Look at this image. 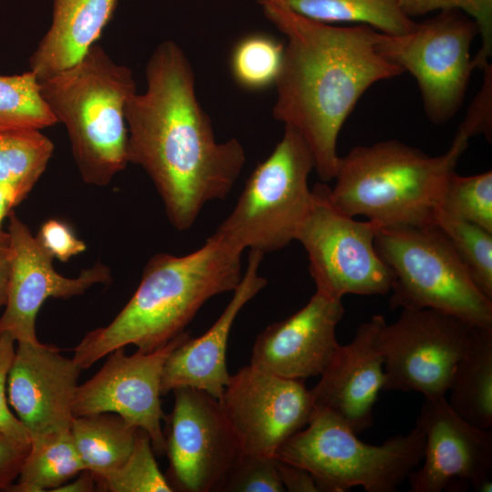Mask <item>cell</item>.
Segmentation results:
<instances>
[{"label": "cell", "mask_w": 492, "mask_h": 492, "mask_svg": "<svg viewBox=\"0 0 492 492\" xmlns=\"http://www.w3.org/2000/svg\"><path fill=\"white\" fill-rule=\"evenodd\" d=\"M146 90L127 102L128 160L152 180L167 218L190 229L204 206L224 200L244 163L235 138L217 141L196 94L188 56L172 40L158 45L146 65Z\"/></svg>", "instance_id": "obj_1"}, {"label": "cell", "mask_w": 492, "mask_h": 492, "mask_svg": "<svg viewBox=\"0 0 492 492\" xmlns=\"http://www.w3.org/2000/svg\"><path fill=\"white\" fill-rule=\"evenodd\" d=\"M261 7L286 37L273 118L303 138L321 180H333L341 158L338 136L359 98L374 84L404 72L378 53L377 31L367 25L338 26L281 5Z\"/></svg>", "instance_id": "obj_2"}, {"label": "cell", "mask_w": 492, "mask_h": 492, "mask_svg": "<svg viewBox=\"0 0 492 492\" xmlns=\"http://www.w3.org/2000/svg\"><path fill=\"white\" fill-rule=\"evenodd\" d=\"M243 251L214 232L190 253L153 255L125 307L109 324L84 336L74 360L87 369L128 344L144 353L166 345L184 332L207 301L234 291L242 278Z\"/></svg>", "instance_id": "obj_3"}, {"label": "cell", "mask_w": 492, "mask_h": 492, "mask_svg": "<svg viewBox=\"0 0 492 492\" xmlns=\"http://www.w3.org/2000/svg\"><path fill=\"white\" fill-rule=\"evenodd\" d=\"M468 141L456 133L439 156L395 139L356 146L340 158L328 197L345 214L363 215L379 229L433 225L445 184Z\"/></svg>", "instance_id": "obj_4"}, {"label": "cell", "mask_w": 492, "mask_h": 492, "mask_svg": "<svg viewBox=\"0 0 492 492\" xmlns=\"http://www.w3.org/2000/svg\"><path fill=\"white\" fill-rule=\"evenodd\" d=\"M39 87L52 115L66 127L82 179L108 185L128 164L125 108L137 92L132 70L95 44Z\"/></svg>", "instance_id": "obj_5"}, {"label": "cell", "mask_w": 492, "mask_h": 492, "mask_svg": "<svg viewBox=\"0 0 492 492\" xmlns=\"http://www.w3.org/2000/svg\"><path fill=\"white\" fill-rule=\"evenodd\" d=\"M306 425L274 457L309 471L321 491L362 487L367 492H394L423 459L425 436L417 425L377 446L362 442L327 410H314Z\"/></svg>", "instance_id": "obj_6"}, {"label": "cell", "mask_w": 492, "mask_h": 492, "mask_svg": "<svg viewBox=\"0 0 492 492\" xmlns=\"http://www.w3.org/2000/svg\"><path fill=\"white\" fill-rule=\"evenodd\" d=\"M374 246L394 275L391 308L433 309L492 328V300L434 225L380 228Z\"/></svg>", "instance_id": "obj_7"}, {"label": "cell", "mask_w": 492, "mask_h": 492, "mask_svg": "<svg viewBox=\"0 0 492 492\" xmlns=\"http://www.w3.org/2000/svg\"><path fill=\"white\" fill-rule=\"evenodd\" d=\"M314 169L310 149L298 132L284 127L281 140L246 180L235 206L215 232L243 251L262 254L296 239L312 205L308 178Z\"/></svg>", "instance_id": "obj_8"}, {"label": "cell", "mask_w": 492, "mask_h": 492, "mask_svg": "<svg viewBox=\"0 0 492 492\" xmlns=\"http://www.w3.org/2000/svg\"><path fill=\"white\" fill-rule=\"evenodd\" d=\"M479 29L476 21L456 9L441 10L409 32L375 34V48L389 62L415 79L429 120L443 124L460 108L472 72L470 55Z\"/></svg>", "instance_id": "obj_9"}, {"label": "cell", "mask_w": 492, "mask_h": 492, "mask_svg": "<svg viewBox=\"0 0 492 492\" xmlns=\"http://www.w3.org/2000/svg\"><path fill=\"white\" fill-rule=\"evenodd\" d=\"M312 192L311 209L295 240L307 252L316 292L334 299L390 292L394 275L374 246L379 228L340 210L330 200L327 185L317 183Z\"/></svg>", "instance_id": "obj_10"}, {"label": "cell", "mask_w": 492, "mask_h": 492, "mask_svg": "<svg viewBox=\"0 0 492 492\" xmlns=\"http://www.w3.org/2000/svg\"><path fill=\"white\" fill-rule=\"evenodd\" d=\"M473 326L433 309H402L395 322L384 323L377 338L384 359L383 390L446 397Z\"/></svg>", "instance_id": "obj_11"}, {"label": "cell", "mask_w": 492, "mask_h": 492, "mask_svg": "<svg viewBox=\"0 0 492 492\" xmlns=\"http://www.w3.org/2000/svg\"><path fill=\"white\" fill-rule=\"evenodd\" d=\"M166 452L172 487L220 491L241 451L220 402L191 387L174 389Z\"/></svg>", "instance_id": "obj_12"}, {"label": "cell", "mask_w": 492, "mask_h": 492, "mask_svg": "<svg viewBox=\"0 0 492 492\" xmlns=\"http://www.w3.org/2000/svg\"><path fill=\"white\" fill-rule=\"evenodd\" d=\"M219 401L241 453L265 456L274 457L314 412L304 380L281 377L251 364L230 375Z\"/></svg>", "instance_id": "obj_13"}, {"label": "cell", "mask_w": 492, "mask_h": 492, "mask_svg": "<svg viewBox=\"0 0 492 492\" xmlns=\"http://www.w3.org/2000/svg\"><path fill=\"white\" fill-rule=\"evenodd\" d=\"M190 333L183 332L166 345L131 355L124 347L111 352L106 364L89 380L77 386L73 405L74 416L114 413L128 424L143 430L150 438L153 450L166 452L161 427L165 419L160 401L162 371L171 352Z\"/></svg>", "instance_id": "obj_14"}, {"label": "cell", "mask_w": 492, "mask_h": 492, "mask_svg": "<svg viewBox=\"0 0 492 492\" xmlns=\"http://www.w3.org/2000/svg\"><path fill=\"white\" fill-rule=\"evenodd\" d=\"M416 425L425 436L421 467L408 477L411 492H441L471 485L492 488V431L467 423L444 398H425Z\"/></svg>", "instance_id": "obj_15"}, {"label": "cell", "mask_w": 492, "mask_h": 492, "mask_svg": "<svg viewBox=\"0 0 492 492\" xmlns=\"http://www.w3.org/2000/svg\"><path fill=\"white\" fill-rule=\"evenodd\" d=\"M10 275L0 333H10L16 343H40L36 333V314L48 298L69 299L88 288L110 282V270L101 262L67 278L53 267V258L40 246L15 214L8 216Z\"/></svg>", "instance_id": "obj_16"}, {"label": "cell", "mask_w": 492, "mask_h": 492, "mask_svg": "<svg viewBox=\"0 0 492 492\" xmlns=\"http://www.w3.org/2000/svg\"><path fill=\"white\" fill-rule=\"evenodd\" d=\"M82 368L74 358L41 343H17L6 380L9 405L30 440L71 429L74 400Z\"/></svg>", "instance_id": "obj_17"}, {"label": "cell", "mask_w": 492, "mask_h": 492, "mask_svg": "<svg viewBox=\"0 0 492 492\" xmlns=\"http://www.w3.org/2000/svg\"><path fill=\"white\" fill-rule=\"evenodd\" d=\"M343 313L342 299L316 292L302 309L257 336L251 364L290 379L320 375L339 346L336 326Z\"/></svg>", "instance_id": "obj_18"}, {"label": "cell", "mask_w": 492, "mask_h": 492, "mask_svg": "<svg viewBox=\"0 0 492 492\" xmlns=\"http://www.w3.org/2000/svg\"><path fill=\"white\" fill-rule=\"evenodd\" d=\"M384 323L376 314L361 323L351 343L339 344L310 390L314 410L333 413L356 434L373 425L374 406L383 390L384 359L377 338Z\"/></svg>", "instance_id": "obj_19"}, {"label": "cell", "mask_w": 492, "mask_h": 492, "mask_svg": "<svg viewBox=\"0 0 492 492\" xmlns=\"http://www.w3.org/2000/svg\"><path fill=\"white\" fill-rule=\"evenodd\" d=\"M263 256L250 250L246 271L220 317L206 333L197 338L189 336L169 355L162 371L161 395L191 387L220 400L231 375L226 351L232 324L246 303L268 283L259 273Z\"/></svg>", "instance_id": "obj_20"}, {"label": "cell", "mask_w": 492, "mask_h": 492, "mask_svg": "<svg viewBox=\"0 0 492 492\" xmlns=\"http://www.w3.org/2000/svg\"><path fill=\"white\" fill-rule=\"evenodd\" d=\"M118 0H54L52 22L29 58L39 81L76 64L96 44Z\"/></svg>", "instance_id": "obj_21"}, {"label": "cell", "mask_w": 492, "mask_h": 492, "mask_svg": "<svg viewBox=\"0 0 492 492\" xmlns=\"http://www.w3.org/2000/svg\"><path fill=\"white\" fill-rule=\"evenodd\" d=\"M446 395L447 404L460 417L492 430V328L472 327Z\"/></svg>", "instance_id": "obj_22"}, {"label": "cell", "mask_w": 492, "mask_h": 492, "mask_svg": "<svg viewBox=\"0 0 492 492\" xmlns=\"http://www.w3.org/2000/svg\"><path fill=\"white\" fill-rule=\"evenodd\" d=\"M70 430L85 470L97 480L125 463L138 429L118 415L106 412L76 416Z\"/></svg>", "instance_id": "obj_23"}, {"label": "cell", "mask_w": 492, "mask_h": 492, "mask_svg": "<svg viewBox=\"0 0 492 492\" xmlns=\"http://www.w3.org/2000/svg\"><path fill=\"white\" fill-rule=\"evenodd\" d=\"M283 5L307 18L327 23L367 25L388 35L412 30L415 24L401 6L400 0H255Z\"/></svg>", "instance_id": "obj_24"}, {"label": "cell", "mask_w": 492, "mask_h": 492, "mask_svg": "<svg viewBox=\"0 0 492 492\" xmlns=\"http://www.w3.org/2000/svg\"><path fill=\"white\" fill-rule=\"evenodd\" d=\"M83 470L71 430L52 432L31 438L16 482L6 491H54Z\"/></svg>", "instance_id": "obj_25"}, {"label": "cell", "mask_w": 492, "mask_h": 492, "mask_svg": "<svg viewBox=\"0 0 492 492\" xmlns=\"http://www.w3.org/2000/svg\"><path fill=\"white\" fill-rule=\"evenodd\" d=\"M54 152L38 129L0 128V187L20 204L45 172Z\"/></svg>", "instance_id": "obj_26"}, {"label": "cell", "mask_w": 492, "mask_h": 492, "mask_svg": "<svg viewBox=\"0 0 492 492\" xmlns=\"http://www.w3.org/2000/svg\"><path fill=\"white\" fill-rule=\"evenodd\" d=\"M433 225L449 242L475 285L492 300V232L438 210Z\"/></svg>", "instance_id": "obj_27"}, {"label": "cell", "mask_w": 492, "mask_h": 492, "mask_svg": "<svg viewBox=\"0 0 492 492\" xmlns=\"http://www.w3.org/2000/svg\"><path fill=\"white\" fill-rule=\"evenodd\" d=\"M56 123L41 96L39 80L32 71L0 75V128L41 130Z\"/></svg>", "instance_id": "obj_28"}, {"label": "cell", "mask_w": 492, "mask_h": 492, "mask_svg": "<svg viewBox=\"0 0 492 492\" xmlns=\"http://www.w3.org/2000/svg\"><path fill=\"white\" fill-rule=\"evenodd\" d=\"M436 210L492 232V171L472 176L453 172L445 184Z\"/></svg>", "instance_id": "obj_29"}, {"label": "cell", "mask_w": 492, "mask_h": 492, "mask_svg": "<svg viewBox=\"0 0 492 492\" xmlns=\"http://www.w3.org/2000/svg\"><path fill=\"white\" fill-rule=\"evenodd\" d=\"M283 48V45L264 34L245 36L231 54L234 79L241 87L253 90L274 85L281 70Z\"/></svg>", "instance_id": "obj_30"}, {"label": "cell", "mask_w": 492, "mask_h": 492, "mask_svg": "<svg viewBox=\"0 0 492 492\" xmlns=\"http://www.w3.org/2000/svg\"><path fill=\"white\" fill-rule=\"evenodd\" d=\"M149 436L138 429L130 455L125 463L97 483L111 492H171L173 487L160 472Z\"/></svg>", "instance_id": "obj_31"}, {"label": "cell", "mask_w": 492, "mask_h": 492, "mask_svg": "<svg viewBox=\"0 0 492 492\" xmlns=\"http://www.w3.org/2000/svg\"><path fill=\"white\" fill-rule=\"evenodd\" d=\"M405 13L410 17L433 11L456 9L464 12L477 24L481 46L474 56L477 69L489 64L492 54V0H400Z\"/></svg>", "instance_id": "obj_32"}, {"label": "cell", "mask_w": 492, "mask_h": 492, "mask_svg": "<svg viewBox=\"0 0 492 492\" xmlns=\"http://www.w3.org/2000/svg\"><path fill=\"white\" fill-rule=\"evenodd\" d=\"M220 491L283 492L276 458L241 453Z\"/></svg>", "instance_id": "obj_33"}, {"label": "cell", "mask_w": 492, "mask_h": 492, "mask_svg": "<svg viewBox=\"0 0 492 492\" xmlns=\"http://www.w3.org/2000/svg\"><path fill=\"white\" fill-rule=\"evenodd\" d=\"M15 340L8 333H0V433L8 437L30 446L29 434L9 407L6 394V380L15 355Z\"/></svg>", "instance_id": "obj_34"}, {"label": "cell", "mask_w": 492, "mask_h": 492, "mask_svg": "<svg viewBox=\"0 0 492 492\" xmlns=\"http://www.w3.org/2000/svg\"><path fill=\"white\" fill-rule=\"evenodd\" d=\"M479 91L470 103L466 117L459 124L456 133L470 139L483 135L489 142L492 137V66L483 69Z\"/></svg>", "instance_id": "obj_35"}, {"label": "cell", "mask_w": 492, "mask_h": 492, "mask_svg": "<svg viewBox=\"0 0 492 492\" xmlns=\"http://www.w3.org/2000/svg\"><path fill=\"white\" fill-rule=\"evenodd\" d=\"M36 239L53 259L63 262L87 250L86 243L75 234L70 225L56 219L45 221Z\"/></svg>", "instance_id": "obj_36"}, {"label": "cell", "mask_w": 492, "mask_h": 492, "mask_svg": "<svg viewBox=\"0 0 492 492\" xmlns=\"http://www.w3.org/2000/svg\"><path fill=\"white\" fill-rule=\"evenodd\" d=\"M30 446L0 433V489L6 490L16 480Z\"/></svg>", "instance_id": "obj_37"}, {"label": "cell", "mask_w": 492, "mask_h": 492, "mask_svg": "<svg viewBox=\"0 0 492 492\" xmlns=\"http://www.w3.org/2000/svg\"><path fill=\"white\" fill-rule=\"evenodd\" d=\"M281 481L285 491L317 492L320 487L312 474L306 469L276 458Z\"/></svg>", "instance_id": "obj_38"}, {"label": "cell", "mask_w": 492, "mask_h": 492, "mask_svg": "<svg viewBox=\"0 0 492 492\" xmlns=\"http://www.w3.org/2000/svg\"><path fill=\"white\" fill-rule=\"evenodd\" d=\"M10 275V251L8 243H0V308L5 305Z\"/></svg>", "instance_id": "obj_39"}, {"label": "cell", "mask_w": 492, "mask_h": 492, "mask_svg": "<svg viewBox=\"0 0 492 492\" xmlns=\"http://www.w3.org/2000/svg\"><path fill=\"white\" fill-rule=\"evenodd\" d=\"M96 482V477L91 472L83 470L75 481L65 483L54 492H90L94 491Z\"/></svg>", "instance_id": "obj_40"}, {"label": "cell", "mask_w": 492, "mask_h": 492, "mask_svg": "<svg viewBox=\"0 0 492 492\" xmlns=\"http://www.w3.org/2000/svg\"><path fill=\"white\" fill-rule=\"evenodd\" d=\"M15 197L10 191L0 187V243L7 244L9 241L7 231H3V223L12 210L17 206Z\"/></svg>", "instance_id": "obj_41"}]
</instances>
